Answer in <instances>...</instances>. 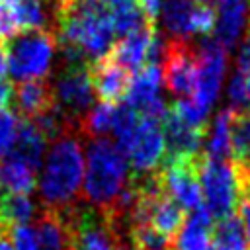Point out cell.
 I'll return each mask as SVG.
<instances>
[{
	"label": "cell",
	"instance_id": "obj_1",
	"mask_svg": "<svg viewBox=\"0 0 250 250\" xmlns=\"http://www.w3.org/2000/svg\"><path fill=\"white\" fill-rule=\"evenodd\" d=\"M82 135L78 129H68L55 139L45 152L39 176L41 207L62 213L78 205L82 201Z\"/></svg>",
	"mask_w": 250,
	"mask_h": 250
},
{
	"label": "cell",
	"instance_id": "obj_2",
	"mask_svg": "<svg viewBox=\"0 0 250 250\" xmlns=\"http://www.w3.org/2000/svg\"><path fill=\"white\" fill-rule=\"evenodd\" d=\"M84 174L82 201L111 215L129 184L125 154L107 137L90 139V143L86 145Z\"/></svg>",
	"mask_w": 250,
	"mask_h": 250
},
{
	"label": "cell",
	"instance_id": "obj_3",
	"mask_svg": "<svg viewBox=\"0 0 250 250\" xmlns=\"http://www.w3.org/2000/svg\"><path fill=\"white\" fill-rule=\"evenodd\" d=\"M61 215L66 223L70 250H129L127 227L113 215L84 201Z\"/></svg>",
	"mask_w": 250,
	"mask_h": 250
},
{
	"label": "cell",
	"instance_id": "obj_4",
	"mask_svg": "<svg viewBox=\"0 0 250 250\" xmlns=\"http://www.w3.org/2000/svg\"><path fill=\"white\" fill-rule=\"evenodd\" d=\"M6 68L18 82L47 78L57 55V37L51 27L23 29L6 41Z\"/></svg>",
	"mask_w": 250,
	"mask_h": 250
},
{
	"label": "cell",
	"instance_id": "obj_5",
	"mask_svg": "<svg viewBox=\"0 0 250 250\" xmlns=\"http://www.w3.org/2000/svg\"><path fill=\"white\" fill-rule=\"evenodd\" d=\"M199 186L203 195V207L219 221L230 217L240 201V189L236 182L234 164L229 160H213L203 152L197 162Z\"/></svg>",
	"mask_w": 250,
	"mask_h": 250
},
{
	"label": "cell",
	"instance_id": "obj_6",
	"mask_svg": "<svg viewBox=\"0 0 250 250\" xmlns=\"http://www.w3.org/2000/svg\"><path fill=\"white\" fill-rule=\"evenodd\" d=\"M55 105L66 117L70 125L78 129V121L86 115V111L96 104L94 88L90 82V74L86 66H59L55 80L51 82Z\"/></svg>",
	"mask_w": 250,
	"mask_h": 250
},
{
	"label": "cell",
	"instance_id": "obj_7",
	"mask_svg": "<svg viewBox=\"0 0 250 250\" xmlns=\"http://www.w3.org/2000/svg\"><path fill=\"white\" fill-rule=\"evenodd\" d=\"M162 82L166 90L182 100L193 96L197 78V47L191 41L168 39L162 57Z\"/></svg>",
	"mask_w": 250,
	"mask_h": 250
},
{
	"label": "cell",
	"instance_id": "obj_8",
	"mask_svg": "<svg viewBox=\"0 0 250 250\" xmlns=\"http://www.w3.org/2000/svg\"><path fill=\"white\" fill-rule=\"evenodd\" d=\"M197 47V78L195 90L189 100H193L203 111L215 104L225 72H227V51L215 37H203Z\"/></svg>",
	"mask_w": 250,
	"mask_h": 250
},
{
	"label": "cell",
	"instance_id": "obj_9",
	"mask_svg": "<svg viewBox=\"0 0 250 250\" xmlns=\"http://www.w3.org/2000/svg\"><path fill=\"white\" fill-rule=\"evenodd\" d=\"M199 156H195V158H178V160H164L162 166H160L162 186H164L166 193L186 213H189V211H193V209L203 205L199 174H197Z\"/></svg>",
	"mask_w": 250,
	"mask_h": 250
},
{
	"label": "cell",
	"instance_id": "obj_10",
	"mask_svg": "<svg viewBox=\"0 0 250 250\" xmlns=\"http://www.w3.org/2000/svg\"><path fill=\"white\" fill-rule=\"evenodd\" d=\"M125 158H129L133 176H146L156 172L164 162V137L158 121L141 119L133 143L129 145Z\"/></svg>",
	"mask_w": 250,
	"mask_h": 250
},
{
	"label": "cell",
	"instance_id": "obj_11",
	"mask_svg": "<svg viewBox=\"0 0 250 250\" xmlns=\"http://www.w3.org/2000/svg\"><path fill=\"white\" fill-rule=\"evenodd\" d=\"M160 123L164 137V160L195 158L201 154V145L207 137V127H191L172 109V105H168V111Z\"/></svg>",
	"mask_w": 250,
	"mask_h": 250
},
{
	"label": "cell",
	"instance_id": "obj_12",
	"mask_svg": "<svg viewBox=\"0 0 250 250\" xmlns=\"http://www.w3.org/2000/svg\"><path fill=\"white\" fill-rule=\"evenodd\" d=\"M88 74H90L94 94L100 98V102L115 104L121 98H125L129 92L131 72L123 68L119 62H115L109 55L90 62Z\"/></svg>",
	"mask_w": 250,
	"mask_h": 250
},
{
	"label": "cell",
	"instance_id": "obj_13",
	"mask_svg": "<svg viewBox=\"0 0 250 250\" xmlns=\"http://www.w3.org/2000/svg\"><path fill=\"white\" fill-rule=\"evenodd\" d=\"M14 105L20 113V119H33L39 113L55 105L53 86L49 78L23 80L14 86Z\"/></svg>",
	"mask_w": 250,
	"mask_h": 250
},
{
	"label": "cell",
	"instance_id": "obj_14",
	"mask_svg": "<svg viewBox=\"0 0 250 250\" xmlns=\"http://www.w3.org/2000/svg\"><path fill=\"white\" fill-rule=\"evenodd\" d=\"M215 14H217L215 29H213L215 39L229 53L236 45V41L240 39L246 27L248 0H219Z\"/></svg>",
	"mask_w": 250,
	"mask_h": 250
},
{
	"label": "cell",
	"instance_id": "obj_15",
	"mask_svg": "<svg viewBox=\"0 0 250 250\" xmlns=\"http://www.w3.org/2000/svg\"><path fill=\"white\" fill-rule=\"evenodd\" d=\"M156 35V27H145L139 29L131 35L121 37L117 43H113V47L109 49V57L119 62L123 68H127L131 74L139 72L143 66H146V59H148V49L150 43Z\"/></svg>",
	"mask_w": 250,
	"mask_h": 250
},
{
	"label": "cell",
	"instance_id": "obj_16",
	"mask_svg": "<svg viewBox=\"0 0 250 250\" xmlns=\"http://www.w3.org/2000/svg\"><path fill=\"white\" fill-rule=\"evenodd\" d=\"M47 141L45 137L37 131V127L27 121V119H18L16 125V137L14 143L10 146V150L6 152L8 156L27 164L29 168H33L35 172L41 168L45 152H47Z\"/></svg>",
	"mask_w": 250,
	"mask_h": 250
},
{
	"label": "cell",
	"instance_id": "obj_17",
	"mask_svg": "<svg viewBox=\"0 0 250 250\" xmlns=\"http://www.w3.org/2000/svg\"><path fill=\"white\" fill-rule=\"evenodd\" d=\"M213 225L215 219L203 205L189 211L174 236V250H209Z\"/></svg>",
	"mask_w": 250,
	"mask_h": 250
},
{
	"label": "cell",
	"instance_id": "obj_18",
	"mask_svg": "<svg viewBox=\"0 0 250 250\" xmlns=\"http://www.w3.org/2000/svg\"><path fill=\"white\" fill-rule=\"evenodd\" d=\"M33 223L39 250H70L66 223L61 213L39 207Z\"/></svg>",
	"mask_w": 250,
	"mask_h": 250
},
{
	"label": "cell",
	"instance_id": "obj_19",
	"mask_svg": "<svg viewBox=\"0 0 250 250\" xmlns=\"http://www.w3.org/2000/svg\"><path fill=\"white\" fill-rule=\"evenodd\" d=\"M197 6V0H162L160 16L162 25L168 33V39L189 41L191 33V16Z\"/></svg>",
	"mask_w": 250,
	"mask_h": 250
},
{
	"label": "cell",
	"instance_id": "obj_20",
	"mask_svg": "<svg viewBox=\"0 0 250 250\" xmlns=\"http://www.w3.org/2000/svg\"><path fill=\"white\" fill-rule=\"evenodd\" d=\"M160 84H162L160 68L154 64L143 66L139 72H135V78H131V86L125 96L127 105H131L135 111H143L148 104L160 98Z\"/></svg>",
	"mask_w": 250,
	"mask_h": 250
},
{
	"label": "cell",
	"instance_id": "obj_21",
	"mask_svg": "<svg viewBox=\"0 0 250 250\" xmlns=\"http://www.w3.org/2000/svg\"><path fill=\"white\" fill-rule=\"evenodd\" d=\"M0 189L4 193L29 195L35 189V170L6 154L0 160Z\"/></svg>",
	"mask_w": 250,
	"mask_h": 250
},
{
	"label": "cell",
	"instance_id": "obj_22",
	"mask_svg": "<svg viewBox=\"0 0 250 250\" xmlns=\"http://www.w3.org/2000/svg\"><path fill=\"white\" fill-rule=\"evenodd\" d=\"M234 109L232 107H225L221 109L215 119H213V127H211V135L205 141V156L213 158V160H229L230 154V119H232Z\"/></svg>",
	"mask_w": 250,
	"mask_h": 250
},
{
	"label": "cell",
	"instance_id": "obj_23",
	"mask_svg": "<svg viewBox=\"0 0 250 250\" xmlns=\"http://www.w3.org/2000/svg\"><path fill=\"white\" fill-rule=\"evenodd\" d=\"M35 203L29 195L18 193H0V225L12 229L18 225H27L35 219Z\"/></svg>",
	"mask_w": 250,
	"mask_h": 250
},
{
	"label": "cell",
	"instance_id": "obj_24",
	"mask_svg": "<svg viewBox=\"0 0 250 250\" xmlns=\"http://www.w3.org/2000/svg\"><path fill=\"white\" fill-rule=\"evenodd\" d=\"M113 115H115V105L113 104L98 102L78 121V133L82 135V139H88V141L107 137L111 133Z\"/></svg>",
	"mask_w": 250,
	"mask_h": 250
},
{
	"label": "cell",
	"instance_id": "obj_25",
	"mask_svg": "<svg viewBox=\"0 0 250 250\" xmlns=\"http://www.w3.org/2000/svg\"><path fill=\"white\" fill-rule=\"evenodd\" d=\"M209 250H250L240 221L234 215L219 219L213 225Z\"/></svg>",
	"mask_w": 250,
	"mask_h": 250
},
{
	"label": "cell",
	"instance_id": "obj_26",
	"mask_svg": "<svg viewBox=\"0 0 250 250\" xmlns=\"http://www.w3.org/2000/svg\"><path fill=\"white\" fill-rule=\"evenodd\" d=\"M109 18H111V27L115 35H131L139 29L145 27H156L154 23H150L143 10L137 6V0L131 4H123L117 8H109Z\"/></svg>",
	"mask_w": 250,
	"mask_h": 250
},
{
	"label": "cell",
	"instance_id": "obj_27",
	"mask_svg": "<svg viewBox=\"0 0 250 250\" xmlns=\"http://www.w3.org/2000/svg\"><path fill=\"white\" fill-rule=\"evenodd\" d=\"M141 113L135 111L131 105L123 104L119 107H115V115H113V125H111V135H113V143L117 145V148L125 154L129 145L135 139V133L141 125Z\"/></svg>",
	"mask_w": 250,
	"mask_h": 250
},
{
	"label": "cell",
	"instance_id": "obj_28",
	"mask_svg": "<svg viewBox=\"0 0 250 250\" xmlns=\"http://www.w3.org/2000/svg\"><path fill=\"white\" fill-rule=\"evenodd\" d=\"M131 250H174V240L156 230L150 223H135L127 229Z\"/></svg>",
	"mask_w": 250,
	"mask_h": 250
},
{
	"label": "cell",
	"instance_id": "obj_29",
	"mask_svg": "<svg viewBox=\"0 0 250 250\" xmlns=\"http://www.w3.org/2000/svg\"><path fill=\"white\" fill-rule=\"evenodd\" d=\"M230 154L232 162L250 160V107L234 109L230 119Z\"/></svg>",
	"mask_w": 250,
	"mask_h": 250
},
{
	"label": "cell",
	"instance_id": "obj_30",
	"mask_svg": "<svg viewBox=\"0 0 250 250\" xmlns=\"http://www.w3.org/2000/svg\"><path fill=\"white\" fill-rule=\"evenodd\" d=\"M215 20H217V14L213 6L197 2L193 16H191V33H199V35L211 33L215 29Z\"/></svg>",
	"mask_w": 250,
	"mask_h": 250
},
{
	"label": "cell",
	"instance_id": "obj_31",
	"mask_svg": "<svg viewBox=\"0 0 250 250\" xmlns=\"http://www.w3.org/2000/svg\"><path fill=\"white\" fill-rule=\"evenodd\" d=\"M229 98L232 102V109H246L250 107V88L246 78L240 72H234L229 84Z\"/></svg>",
	"mask_w": 250,
	"mask_h": 250
},
{
	"label": "cell",
	"instance_id": "obj_32",
	"mask_svg": "<svg viewBox=\"0 0 250 250\" xmlns=\"http://www.w3.org/2000/svg\"><path fill=\"white\" fill-rule=\"evenodd\" d=\"M16 125L18 119L12 109H0V160L10 150L14 137H16Z\"/></svg>",
	"mask_w": 250,
	"mask_h": 250
},
{
	"label": "cell",
	"instance_id": "obj_33",
	"mask_svg": "<svg viewBox=\"0 0 250 250\" xmlns=\"http://www.w3.org/2000/svg\"><path fill=\"white\" fill-rule=\"evenodd\" d=\"M20 31L10 0H0V41L6 43Z\"/></svg>",
	"mask_w": 250,
	"mask_h": 250
},
{
	"label": "cell",
	"instance_id": "obj_34",
	"mask_svg": "<svg viewBox=\"0 0 250 250\" xmlns=\"http://www.w3.org/2000/svg\"><path fill=\"white\" fill-rule=\"evenodd\" d=\"M12 242H14V250H39L37 246V234L33 230V227L29 225H18L12 227Z\"/></svg>",
	"mask_w": 250,
	"mask_h": 250
},
{
	"label": "cell",
	"instance_id": "obj_35",
	"mask_svg": "<svg viewBox=\"0 0 250 250\" xmlns=\"http://www.w3.org/2000/svg\"><path fill=\"white\" fill-rule=\"evenodd\" d=\"M234 172H236V182L240 189V197L250 195V160L246 162H232Z\"/></svg>",
	"mask_w": 250,
	"mask_h": 250
},
{
	"label": "cell",
	"instance_id": "obj_36",
	"mask_svg": "<svg viewBox=\"0 0 250 250\" xmlns=\"http://www.w3.org/2000/svg\"><path fill=\"white\" fill-rule=\"evenodd\" d=\"M238 221H240V227H242V232H244V236H246V240H248V244H250V195H244V197H240V201H238Z\"/></svg>",
	"mask_w": 250,
	"mask_h": 250
},
{
	"label": "cell",
	"instance_id": "obj_37",
	"mask_svg": "<svg viewBox=\"0 0 250 250\" xmlns=\"http://www.w3.org/2000/svg\"><path fill=\"white\" fill-rule=\"evenodd\" d=\"M14 104V84L0 78V109H10Z\"/></svg>",
	"mask_w": 250,
	"mask_h": 250
},
{
	"label": "cell",
	"instance_id": "obj_38",
	"mask_svg": "<svg viewBox=\"0 0 250 250\" xmlns=\"http://www.w3.org/2000/svg\"><path fill=\"white\" fill-rule=\"evenodd\" d=\"M0 250H14L12 242V230L4 225H0Z\"/></svg>",
	"mask_w": 250,
	"mask_h": 250
},
{
	"label": "cell",
	"instance_id": "obj_39",
	"mask_svg": "<svg viewBox=\"0 0 250 250\" xmlns=\"http://www.w3.org/2000/svg\"><path fill=\"white\" fill-rule=\"evenodd\" d=\"M6 74V51H4V43L0 41V78H4Z\"/></svg>",
	"mask_w": 250,
	"mask_h": 250
},
{
	"label": "cell",
	"instance_id": "obj_40",
	"mask_svg": "<svg viewBox=\"0 0 250 250\" xmlns=\"http://www.w3.org/2000/svg\"><path fill=\"white\" fill-rule=\"evenodd\" d=\"M107 8H117V6H123V4H131L135 0H102Z\"/></svg>",
	"mask_w": 250,
	"mask_h": 250
},
{
	"label": "cell",
	"instance_id": "obj_41",
	"mask_svg": "<svg viewBox=\"0 0 250 250\" xmlns=\"http://www.w3.org/2000/svg\"><path fill=\"white\" fill-rule=\"evenodd\" d=\"M197 2H203V4H209V6H211L213 2H219V0H197Z\"/></svg>",
	"mask_w": 250,
	"mask_h": 250
},
{
	"label": "cell",
	"instance_id": "obj_42",
	"mask_svg": "<svg viewBox=\"0 0 250 250\" xmlns=\"http://www.w3.org/2000/svg\"><path fill=\"white\" fill-rule=\"evenodd\" d=\"M55 2H57V0H51V8H53V4H55Z\"/></svg>",
	"mask_w": 250,
	"mask_h": 250
},
{
	"label": "cell",
	"instance_id": "obj_43",
	"mask_svg": "<svg viewBox=\"0 0 250 250\" xmlns=\"http://www.w3.org/2000/svg\"><path fill=\"white\" fill-rule=\"evenodd\" d=\"M248 4H250V0H248Z\"/></svg>",
	"mask_w": 250,
	"mask_h": 250
}]
</instances>
